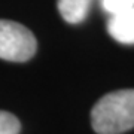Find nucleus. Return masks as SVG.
<instances>
[{
    "label": "nucleus",
    "instance_id": "20e7f679",
    "mask_svg": "<svg viewBox=\"0 0 134 134\" xmlns=\"http://www.w3.org/2000/svg\"><path fill=\"white\" fill-rule=\"evenodd\" d=\"M92 0H57L60 15L69 24H79L86 18Z\"/></svg>",
    "mask_w": 134,
    "mask_h": 134
},
{
    "label": "nucleus",
    "instance_id": "423d86ee",
    "mask_svg": "<svg viewBox=\"0 0 134 134\" xmlns=\"http://www.w3.org/2000/svg\"><path fill=\"white\" fill-rule=\"evenodd\" d=\"M21 124L16 116L9 112L0 110V134H18Z\"/></svg>",
    "mask_w": 134,
    "mask_h": 134
},
{
    "label": "nucleus",
    "instance_id": "f257e3e1",
    "mask_svg": "<svg viewBox=\"0 0 134 134\" xmlns=\"http://www.w3.org/2000/svg\"><path fill=\"white\" fill-rule=\"evenodd\" d=\"M97 134H122L134 127V90L113 91L101 97L91 110Z\"/></svg>",
    "mask_w": 134,
    "mask_h": 134
},
{
    "label": "nucleus",
    "instance_id": "f03ea898",
    "mask_svg": "<svg viewBox=\"0 0 134 134\" xmlns=\"http://www.w3.org/2000/svg\"><path fill=\"white\" fill-rule=\"evenodd\" d=\"M37 42L27 27L15 21L0 19V58L24 63L36 54Z\"/></svg>",
    "mask_w": 134,
    "mask_h": 134
},
{
    "label": "nucleus",
    "instance_id": "39448f33",
    "mask_svg": "<svg viewBox=\"0 0 134 134\" xmlns=\"http://www.w3.org/2000/svg\"><path fill=\"white\" fill-rule=\"evenodd\" d=\"M101 8L110 16H115V15H119L125 10L133 9L134 0H101Z\"/></svg>",
    "mask_w": 134,
    "mask_h": 134
},
{
    "label": "nucleus",
    "instance_id": "7ed1b4c3",
    "mask_svg": "<svg viewBox=\"0 0 134 134\" xmlns=\"http://www.w3.org/2000/svg\"><path fill=\"white\" fill-rule=\"evenodd\" d=\"M107 31L116 42L134 45V8L110 16L107 21Z\"/></svg>",
    "mask_w": 134,
    "mask_h": 134
}]
</instances>
